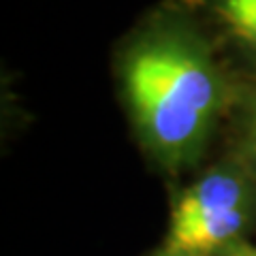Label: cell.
<instances>
[{
    "label": "cell",
    "mask_w": 256,
    "mask_h": 256,
    "mask_svg": "<svg viewBox=\"0 0 256 256\" xmlns=\"http://www.w3.org/2000/svg\"><path fill=\"white\" fill-rule=\"evenodd\" d=\"M228 256H256V248L250 246H239L233 252H228Z\"/></svg>",
    "instance_id": "cell-4"
},
{
    "label": "cell",
    "mask_w": 256,
    "mask_h": 256,
    "mask_svg": "<svg viewBox=\"0 0 256 256\" xmlns=\"http://www.w3.org/2000/svg\"><path fill=\"white\" fill-rule=\"evenodd\" d=\"M244 222L242 182L226 173H212L184 192L175 205L166 250L173 256L212 252L230 242Z\"/></svg>",
    "instance_id": "cell-2"
},
{
    "label": "cell",
    "mask_w": 256,
    "mask_h": 256,
    "mask_svg": "<svg viewBox=\"0 0 256 256\" xmlns=\"http://www.w3.org/2000/svg\"><path fill=\"white\" fill-rule=\"evenodd\" d=\"M126 90L150 143L171 156L196 146L218 98L212 68L180 41L141 47L128 62Z\"/></svg>",
    "instance_id": "cell-1"
},
{
    "label": "cell",
    "mask_w": 256,
    "mask_h": 256,
    "mask_svg": "<svg viewBox=\"0 0 256 256\" xmlns=\"http://www.w3.org/2000/svg\"><path fill=\"white\" fill-rule=\"evenodd\" d=\"M220 11L237 34L256 45V0H222Z\"/></svg>",
    "instance_id": "cell-3"
}]
</instances>
